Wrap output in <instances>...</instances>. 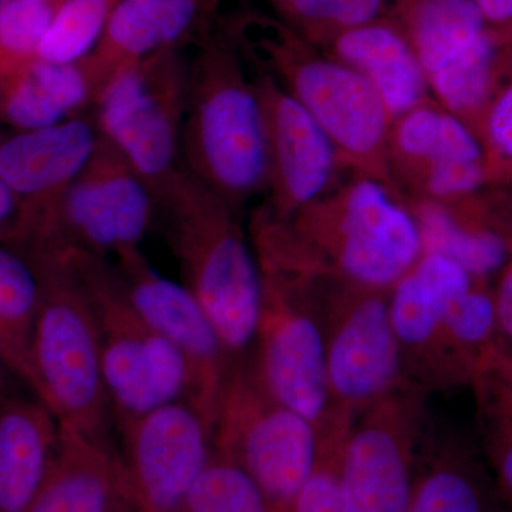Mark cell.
Here are the masks:
<instances>
[{"label":"cell","mask_w":512,"mask_h":512,"mask_svg":"<svg viewBox=\"0 0 512 512\" xmlns=\"http://www.w3.org/2000/svg\"><path fill=\"white\" fill-rule=\"evenodd\" d=\"M0 512H3L2 507H0Z\"/></svg>","instance_id":"ab89813d"},{"label":"cell","mask_w":512,"mask_h":512,"mask_svg":"<svg viewBox=\"0 0 512 512\" xmlns=\"http://www.w3.org/2000/svg\"><path fill=\"white\" fill-rule=\"evenodd\" d=\"M485 131L497 156L512 163V84L491 104Z\"/></svg>","instance_id":"836d02e7"},{"label":"cell","mask_w":512,"mask_h":512,"mask_svg":"<svg viewBox=\"0 0 512 512\" xmlns=\"http://www.w3.org/2000/svg\"><path fill=\"white\" fill-rule=\"evenodd\" d=\"M40 282L30 346V390L64 426L119 454L96 322L66 249L23 252Z\"/></svg>","instance_id":"277c9868"},{"label":"cell","mask_w":512,"mask_h":512,"mask_svg":"<svg viewBox=\"0 0 512 512\" xmlns=\"http://www.w3.org/2000/svg\"><path fill=\"white\" fill-rule=\"evenodd\" d=\"M121 0H63L39 47V59L74 63L93 52Z\"/></svg>","instance_id":"f546056e"},{"label":"cell","mask_w":512,"mask_h":512,"mask_svg":"<svg viewBox=\"0 0 512 512\" xmlns=\"http://www.w3.org/2000/svg\"><path fill=\"white\" fill-rule=\"evenodd\" d=\"M485 451L495 483L512 510V362L497 350L474 376Z\"/></svg>","instance_id":"4316f807"},{"label":"cell","mask_w":512,"mask_h":512,"mask_svg":"<svg viewBox=\"0 0 512 512\" xmlns=\"http://www.w3.org/2000/svg\"><path fill=\"white\" fill-rule=\"evenodd\" d=\"M25 241L26 222L22 201L0 180V244L22 249Z\"/></svg>","instance_id":"e575fe53"},{"label":"cell","mask_w":512,"mask_h":512,"mask_svg":"<svg viewBox=\"0 0 512 512\" xmlns=\"http://www.w3.org/2000/svg\"><path fill=\"white\" fill-rule=\"evenodd\" d=\"M461 266L440 255L424 254L393 286L389 298L394 335L404 352L440 346L441 323L447 306L474 285Z\"/></svg>","instance_id":"cb8c5ba5"},{"label":"cell","mask_w":512,"mask_h":512,"mask_svg":"<svg viewBox=\"0 0 512 512\" xmlns=\"http://www.w3.org/2000/svg\"><path fill=\"white\" fill-rule=\"evenodd\" d=\"M348 424L333 421L328 436H320L318 460L302 485L292 512H350L339 478L340 447Z\"/></svg>","instance_id":"d6a6232c"},{"label":"cell","mask_w":512,"mask_h":512,"mask_svg":"<svg viewBox=\"0 0 512 512\" xmlns=\"http://www.w3.org/2000/svg\"><path fill=\"white\" fill-rule=\"evenodd\" d=\"M168 247L184 286L238 362L255 343L264 281L239 211L181 170L160 202Z\"/></svg>","instance_id":"7a4b0ae2"},{"label":"cell","mask_w":512,"mask_h":512,"mask_svg":"<svg viewBox=\"0 0 512 512\" xmlns=\"http://www.w3.org/2000/svg\"><path fill=\"white\" fill-rule=\"evenodd\" d=\"M494 296L495 320H497L498 349H512V261L503 269L500 284Z\"/></svg>","instance_id":"d590c367"},{"label":"cell","mask_w":512,"mask_h":512,"mask_svg":"<svg viewBox=\"0 0 512 512\" xmlns=\"http://www.w3.org/2000/svg\"><path fill=\"white\" fill-rule=\"evenodd\" d=\"M264 109L268 146V208L286 220L338 187L342 170L332 141L311 114L271 76L252 70Z\"/></svg>","instance_id":"2e32d148"},{"label":"cell","mask_w":512,"mask_h":512,"mask_svg":"<svg viewBox=\"0 0 512 512\" xmlns=\"http://www.w3.org/2000/svg\"><path fill=\"white\" fill-rule=\"evenodd\" d=\"M325 342L330 396L339 403V417L352 420L357 410L365 412L399 387L403 356L386 292L350 286Z\"/></svg>","instance_id":"5bb4252c"},{"label":"cell","mask_w":512,"mask_h":512,"mask_svg":"<svg viewBox=\"0 0 512 512\" xmlns=\"http://www.w3.org/2000/svg\"><path fill=\"white\" fill-rule=\"evenodd\" d=\"M9 376H12V373H10L8 363H6L5 356H3L2 349H0V384L5 382L6 379H8Z\"/></svg>","instance_id":"74e56055"},{"label":"cell","mask_w":512,"mask_h":512,"mask_svg":"<svg viewBox=\"0 0 512 512\" xmlns=\"http://www.w3.org/2000/svg\"><path fill=\"white\" fill-rule=\"evenodd\" d=\"M214 450L238 461L264 494L269 512H292L319 456V430L276 403L239 360L222 387L212 426Z\"/></svg>","instance_id":"ba28073f"},{"label":"cell","mask_w":512,"mask_h":512,"mask_svg":"<svg viewBox=\"0 0 512 512\" xmlns=\"http://www.w3.org/2000/svg\"><path fill=\"white\" fill-rule=\"evenodd\" d=\"M322 49L375 87L392 123L431 101L426 74L396 19L380 18L346 30Z\"/></svg>","instance_id":"44dd1931"},{"label":"cell","mask_w":512,"mask_h":512,"mask_svg":"<svg viewBox=\"0 0 512 512\" xmlns=\"http://www.w3.org/2000/svg\"><path fill=\"white\" fill-rule=\"evenodd\" d=\"M227 39L248 67L271 76L308 111L332 141L340 165L397 191L389 167L392 119L362 74L338 62L284 20L245 10L227 25Z\"/></svg>","instance_id":"6da1fadb"},{"label":"cell","mask_w":512,"mask_h":512,"mask_svg":"<svg viewBox=\"0 0 512 512\" xmlns=\"http://www.w3.org/2000/svg\"><path fill=\"white\" fill-rule=\"evenodd\" d=\"M99 138L94 117L79 116L0 141V180L18 195L25 211L23 248L45 235L60 198Z\"/></svg>","instance_id":"ac0fdd59"},{"label":"cell","mask_w":512,"mask_h":512,"mask_svg":"<svg viewBox=\"0 0 512 512\" xmlns=\"http://www.w3.org/2000/svg\"><path fill=\"white\" fill-rule=\"evenodd\" d=\"M392 393L350 424L340 447L339 478L350 512H407L412 500L414 430Z\"/></svg>","instance_id":"e0dca14e"},{"label":"cell","mask_w":512,"mask_h":512,"mask_svg":"<svg viewBox=\"0 0 512 512\" xmlns=\"http://www.w3.org/2000/svg\"><path fill=\"white\" fill-rule=\"evenodd\" d=\"M412 214L419 227L423 255L450 259L474 281L503 271L510 262V245L503 235L458 220L443 202L414 200Z\"/></svg>","instance_id":"d4e9b609"},{"label":"cell","mask_w":512,"mask_h":512,"mask_svg":"<svg viewBox=\"0 0 512 512\" xmlns=\"http://www.w3.org/2000/svg\"><path fill=\"white\" fill-rule=\"evenodd\" d=\"M396 195L382 181L355 175L279 220L343 284L392 291L423 256L417 222Z\"/></svg>","instance_id":"5b68a950"},{"label":"cell","mask_w":512,"mask_h":512,"mask_svg":"<svg viewBox=\"0 0 512 512\" xmlns=\"http://www.w3.org/2000/svg\"><path fill=\"white\" fill-rule=\"evenodd\" d=\"M264 305L252 369L276 403L311 421L316 429L330 410L325 335L313 319L305 288L262 278Z\"/></svg>","instance_id":"7c38bea8"},{"label":"cell","mask_w":512,"mask_h":512,"mask_svg":"<svg viewBox=\"0 0 512 512\" xmlns=\"http://www.w3.org/2000/svg\"><path fill=\"white\" fill-rule=\"evenodd\" d=\"M39 303V275L32 261L19 249L0 244V349L10 373L29 389Z\"/></svg>","instance_id":"484cf974"},{"label":"cell","mask_w":512,"mask_h":512,"mask_svg":"<svg viewBox=\"0 0 512 512\" xmlns=\"http://www.w3.org/2000/svg\"><path fill=\"white\" fill-rule=\"evenodd\" d=\"M92 308L116 426L187 400L190 373L177 349L141 316L109 259L66 248Z\"/></svg>","instance_id":"8992f818"},{"label":"cell","mask_w":512,"mask_h":512,"mask_svg":"<svg viewBox=\"0 0 512 512\" xmlns=\"http://www.w3.org/2000/svg\"><path fill=\"white\" fill-rule=\"evenodd\" d=\"M387 0H281L276 6L286 25L316 47L333 37L383 18Z\"/></svg>","instance_id":"4dcf8cb0"},{"label":"cell","mask_w":512,"mask_h":512,"mask_svg":"<svg viewBox=\"0 0 512 512\" xmlns=\"http://www.w3.org/2000/svg\"><path fill=\"white\" fill-rule=\"evenodd\" d=\"M26 512L136 510L119 454L96 446L62 424L55 460Z\"/></svg>","instance_id":"7402d4cb"},{"label":"cell","mask_w":512,"mask_h":512,"mask_svg":"<svg viewBox=\"0 0 512 512\" xmlns=\"http://www.w3.org/2000/svg\"><path fill=\"white\" fill-rule=\"evenodd\" d=\"M96 104L83 60L53 63L37 59L0 80V121L19 131L55 126L82 116Z\"/></svg>","instance_id":"603a6c76"},{"label":"cell","mask_w":512,"mask_h":512,"mask_svg":"<svg viewBox=\"0 0 512 512\" xmlns=\"http://www.w3.org/2000/svg\"><path fill=\"white\" fill-rule=\"evenodd\" d=\"M63 0H6L0 6V80L39 59V47Z\"/></svg>","instance_id":"1f68e13d"},{"label":"cell","mask_w":512,"mask_h":512,"mask_svg":"<svg viewBox=\"0 0 512 512\" xmlns=\"http://www.w3.org/2000/svg\"><path fill=\"white\" fill-rule=\"evenodd\" d=\"M485 22L507 23L512 20V0H474Z\"/></svg>","instance_id":"8d00e7d4"},{"label":"cell","mask_w":512,"mask_h":512,"mask_svg":"<svg viewBox=\"0 0 512 512\" xmlns=\"http://www.w3.org/2000/svg\"><path fill=\"white\" fill-rule=\"evenodd\" d=\"M431 96L461 120L487 103L495 45L474 0H396Z\"/></svg>","instance_id":"30bf717a"},{"label":"cell","mask_w":512,"mask_h":512,"mask_svg":"<svg viewBox=\"0 0 512 512\" xmlns=\"http://www.w3.org/2000/svg\"><path fill=\"white\" fill-rule=\"evenodd\" d=\"M190 62L170 50L128 64L96 104L101 137L120 151L160 202L183 170L181 134Z\"/></svg>","instance_id":"52a82bcc"},{"label":"cell","mask_w":512,"mask_h":512,"mask_svg":"<svg viewBox=\"0 0 512 512\" xmlns=\"http://www.w3.org/2000/svg\"><path fill=\"white\" fill-rule=\"evenodd\" d=\"M158 212L147 184L106 138L64 191L47 231L28 249H79L109 259L140 248Z\"/></svg>","instance_id":"9c48e42d"},{"label":"cell","mask_w":512,"mask_h":512,"mask_svg":"<svg viewBox=\"0 0 512 512\" xmlns=\"http://www.w3.org/2000/svg\"><path fill=\"white\" fill-rule=\"evenodd\" d=\"M490 487L461 451L436 454L416 474L407 512H495Z\"/></svg>","instance_id":"83f0119b"},{"label":"cell","mask_w":512,"mask_h":512,"mask_svg":"<svg viewBox=\"0 0 512 512\" xmlns=\"http://www.w3.org/2000/svg\"><path fill=\"white\" fill-rule=\"evenodd\" d=\"M389 167L397 191L406 187L416 200L443 204L476 191L485 178L476 136L433 100L393 121Z\"/></svg>","instance_id":"9a60e30c"},{"label":"cell","mask_w":512,"mask_h":512,"mask_svg":"<svg viewBox=\"0 0 512 512\" xmlns=\"http://www.w3.org/2000/svg\"><path fill=\"white\" fill-rule=\"evenodd\" d=\"M117 443L136 512H174L214 453L212 423L188 400L121 424Z\"/></svg>","instance_id":"8fae6325"},{"label":"cell","mask_w":512,"mask_h":512,"mask_svg":"<svg viewBox=\"0 0 512 512\" xmlns=\"http://www.w3.org/2000/svg\"><path fill=\"white\" fill-rule=\"evenodd\" d=\"M269 2H271L272 5H274V8H276V6H278V3L281 2V0H269Z\"/></svg>","instance_id":"f35d334b"},{"label":"cell","mask_w":512,"mask_h":512,"mask_svg":"<svg viewBox=\"0 0 512 512\" xmlns=\"http://www.w3.org/2000/svg\"><path fill=\"white\" fill-rule=\"evenodd\" d=\"M220 0H121L83 64L96 92L128 64L200 45L211 36Z\"/></svg>","instance_id":"d6986e66"},{"label":"cell","mask_w":512,"mask_h":512,"mask_svg":"<svg viewBox=\"0 0 512 512\" xmlns=\"http://www.w3.org/2000/svg\"><path fill=\"white\" fill-rule=\"evenodd\" d=\"M114 258V268L138 312L184 357L190 373L188 402L214 426L218 399L235 363L217 329L192 293L158 274L140 248Z\"/></svg>","instance_id":"4fadbf2b"},{"label":"cell","mask_w":512,"mask_h":512,"mask_svg":"<svg viewBox=\"0 0 512 512\" xmlns=\"http://www.w3.org/2000/svg\"><path fill=\"white\" fill-rule=\"evenodd\" d=\"M62 424L15 376L0 384V507L26 512L59 450Z\"/></svg>","instance_id":"ffe728a7"},{"label":"cell","mask_w":512,"mask_h":512,"mask_svg":"<svg viewBox=\"0 0 512 512\" xmlns=\"http://www.w3.org/2000/svg\"><path fill=\"white\" fill-rule=\"evenodd\" d=\"M174 512H269L264 494L238 461L214 450Z\"/></svg>","instance_id":"f1b7e54d"},{"label":"cell","mask_w":512,"mask_h":512,"mask_svg":"<svg viewBox=\"0 0 512 512\" xmlns=\"http://www.w3.org/2000/svg\"><path fill=\"white\" fill-rule=\"evenodd\" d=\"M227 37L208 36L190 63L183 168L235 210L268 191L264 109Z\"/></svg>","instance_id":"3957f363"}]
</instances>
